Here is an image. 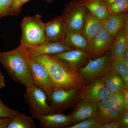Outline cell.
Segmentation results:
<instances>
[{
	"label": "cell",
	"mask_w": 128,
	"mask_h": 128,
	"mask_svg": "<svg viewBox=\"0 0 128 128\" xmlns=\"http://www.w3.org/2000/svg\"><path fill=\"white\" fill-rule=\"evenodd\" d=\"M46 67L54 89H75L81 90L86 83L79 69L52 55H44L34 58Z\"/></svg>",
	"instance_id": "obj_1"
},
{
	"label": "cell",
	"mask_w": 128,
	"mask_h": 128,
	"mask_svg": "<svg viewBox=\"0 0 128 128\" xmlns=\"http://www.w3.org/2000/svg\"><path fill=\"white\" fill-rule=\"evenodd\" d=\"M29 58L26 48L23 44L13 50L0 52V63L9 76L26 88L34 85L28 69Z\"/></svg>",
	"instance_id": "obj_2"
},
{
	"label": "cell",
	"mask_w": 128,
	"mask_h": 128,
	"mask_svg": "<svg viewBox=\"0 0 128 128\" xmlns=\"http://www.w3.org/2000/svg\"><path fill=\"white\" fill-rule=\"evenodd\" d=\"M42 16L38 14L23 18L21 23L20 44L35 46L46 41L44 23Z\"/></svg>",
	"instance_id": "obj_3"
},
{
	"label": "cell",
	"mask_w": 128,
	"mask_h": 128,
	"mask_svg": "<svg viewBox=\"0 0 128 128\" xmlns=\"http://www.w3.org/2000/svg\"><path fill=\"white\" fill-rule=\"evenodd\" d=\"M24 98L28 105L29 112L35 118L55 113L52 107L48 103V95L36 85L26 88Z\"/></svg>",
	"instance_id": "obj_4"
},
{
	"label": "cell",
	"mask_w": 128,
	"mask_h": 128,
	"mask_svg": "<svg viewBox=\"0 0 128 128\" xmlns=\"http://www.w3.org/2000/svg\"><path fill=\"white\" fill-rule=\"evenodd\" d=\"M111 61L110 53L108 51L100 57L90 60L84 66L79 69V72L86 84L90 83L111 70Z\"/></svg>",
	"instance_id": "obj_5"
},
{
	"label": "cell",
	"mask_w": 128,
	"mask_h": 128,
	"mask_svg": "<svg viewBox=\"0 0 128 128\" xmlns=\"http://www.w3.org/2000/svg\"><path fill=\"white\" fill-rule=\"evenodd\" d=\"M86 9L79 0H72L66 4L62 14L68 29L81 32L84 25Z\"/></svg>",
	"instance_id": "obj_6"
},
{
	"label": "cell",
	"mask_w": 128,
	"mask_h": 128,
	"mask_svg": "<svg viewBox=\"0 0 128 128\" xmlns=\"http://www.w3.org/2000/svg\"><path fill=\"white\" fill-rule=\"evenodd\" d=\"M28 65L34 84L41 88L48 95L54 88L45 66L34 59H28Z\"/></svg>",
	"instance_id": "obj_7"
},
{
	"label": "cell",
	"mask_w": 128,
	"mask_h": 128,
	"mask_svg": "<svg viewBox=\"0 0 128 128\" xmlns=\"http://www.w3.org/2000/svg\"><path fill=\"white\" fill-rule=\"evenodd\" d=\"M80 90L75 89H54L48 95L54 112H61L77 98Z\"/></svg>",
	"instance_id": "obj_8"
},
{
	"label": "cell",
	"mask_w": 128,
	"mask_h": 128,
	"mask_svg": "<svg viewBox=\"0 0 128 128\" xmlns=\"http://www.w3.org/2000/svg\"><path fill=\"white\" fill-rule=\"evenodd\" d=\"M24 45L26 48L28 56L30 59H34L42 55H53L66 50L74 49L69 47L63 41H45L35 46Z\"/></svg>",
	"instance_id": "obj_9"
},
{
	"label": "cell",
	"mask_w": 128,
	"mask_h": 128,
	"mask_svg": "<svg viewBox=\"0 0 128 128\" xmlns=\"http://www.w3.org/2000/svg\"><path fill=\"white\" fill-rule=\"evenodd\" d=\"M81 93L82 100L95 103L108 99L111 94L101 77L89 83Z\"/></svg>",
	"instance_id": "obj_10"
},
{
	"label": "cell",
	"mask_w": 128,
	"mask_h": 128,
	"mask_svg": "<svg viewBox=\"0 0 128 128\" xmlns=\"http://www.w3.org/2000/svg\"><path fill=\"white\" fill-rule=\"evenodd\" d=\"M114 37L110 35L104 28L89 42V52L92 59L103 55L110 50Z\"/></svg>",
	"instance_id": "obj_11"
},
{
	"label": "cell",
	"mask_w": 128,
	"mask_h": 128,
	"mask_svg": "<svg viewBox=\"0 0 128 128\" xmlns=\"http://www.w3.org/2000/svg\"><path fill=\"white\" fill-rule=\"evenodd\" d=\"M46 41L64 42L68 28L62 15L44 23Z\"/></svg>",
	"instance_id": "obj_12"
},
{
	"label": "cell",
	"mask_w": 128,
	"mask_h": 128,
	"mask_svg": "<svg viewBox=\"0 0 128 128\" xmlns=\"http://www.w3.org/2000/svg\"><path fill=\"white\" fill-rule=\"evenodd\" d=\"M52 55L78 69L92 59L91 54L88 51L75 49Z\"/></svg>",
	"instance_id": "obj_13"
},
{
	"label": "cell",
	"mask_w": 128,
	"mask_h": 128,
	"mask_svg": "<svg viewBox=\"0 0 128 128\" xmlns=\"http://www.w3.org/2000/svg\"><path fill=\"white\" fill-rule=\"evenodd\" d=\"M128 49V21L114 37L110 49L111 60L120 59Z\"/></svg>",
	"instance_id": "obj_14"
},
{
	"label": "cell",
	"mask_w": 128,
	"mask_h": 128,
	"mask_svg": "<svg viewBox=\"0 0 128 128\" xmlns=\"http://www.w3.org/2000/svg\"><path fill=\"white\" fill-rule=\"evenodd\" d=\"M36 119L40 127L43 128H60L72 124L70 114L67 116L54 113L40 116Z\"/></svg>",
	"instance_id": "obj_15"
},
{
	"label": "cell",
	"mask_w": 128,
	"mask_h": 128,
	"mask_svg": "<svg viewBox=\"0 0 128 128\" xmlns=\"http://www.w3.org/2000/svg\"><path fill=\"white\" fill-rule=\"evenodd\" d=\"M97 110V103L82 100L70 114L72 124H74L85 119L94 118Z\"/></svg>",
	"instance_id": "obj_16"
},
{
	"label": "cell",
	"mask_w": 128,
	"mask_h": 128,
	"mask_svg": "<svg viewBox=\"0 0 128 128\" xmlns=\"http://www.w3.org/2000/svg\"><path fill=\"white\" fill-rule=\"evenodd\" d=\"M105 20L98 18L86 9L84 25L80 32L89 42L104 27Z\"/></svg>",
	"instance_id": "obj_17"
},
{
	"label": "cell",
	"mask_w": 128,
	"mask_h": 128,
	"mask_svg": "<svg viewBox=\"0 0 128 128\" xmlns=\"http://www.w3.org/2000/svg\"><path fill=\"white\" fill-rule=\"evenodd\" d=\"M97 104V110L94 118L101 124L108 121L118 120L121 114L110 105L108 99L103 100Z\"/></svg>",
	"instance_id": "obj_18"
},
{
	"label": "cell",
	"mask_w": 128,
	"mask_h": 128,
	"mask_svg": "<svg viewBox=\"0 0 128 128\" xmlns=\"http://www.w3.org/2000/svg\"><path fill=\"white\" fill-rule=\"evenodd\" d=\"M101 78L111 93L123 91L128 86L121 76L110 70Z\"/></svg>",
	"instance_id": "obj_19"
},
{
	"label": "cell",
	"mask_w": 128,
	"mask_h": 128,
	"mask_svg": "<svg viewBox=\"0 0 128 128\" xmlns=\"http://www.w3.org/2000/svg\"><path fill=\"white\" fill-rule=\"evenodd\" d=\"M128 21V13L117 15L109 14L105 18L104 28L110 35L114 37Z\"/></svg>",
	"instance_id": "obj_20"
},
{
	"label": "cell",
	"mask_w": 128,
	"mask_h": 128,
	"mask_svg": "<svg viewBox=\"0 0 128 128\" xmlns=\"http://www.w3.org/2000/svg\"><path fill=\"white\" fill-rule=\"evenodd\" d=\"M64 42L75 49L89 52V41L80 32L68 29Z\"/></svg>",
	"instance_id": "obj_21"
},
{
	"label": "cell",
	"mask_w": 128,
	"mask_h": 128,
	"mask_svg": "<svg viewBox=\"0 0 128 128\" xmlns=\"http://www.w3.org/2000/svg\"><path fill=\"white\" fill-rule=\"evenodd\" d=\"M87 10L102 19L106 18L109 14L102 0H79Z\"/></svg>",
	"instance_id": "obj_22"
},
{
	"label": "cell",
	"mask_w": 128,
	"mask_h": 128,
	"mask_svg": "<svg viewBox=\"0 0 128 128\" xmlns=\"http://www.w3.org/2000/svg\"><path fill=\"white\" fill-rule=\"evenodd\" d=\"M36 125L31 117L18 112L8 126L7 128H35Z\"/></svg>",
	"instance_id": "obj_23"
},
{
	"label": "cell",
	"mask_w": 128,
	"mask_h": 128,
	"mask_svg": "<svg viewBox=\"0 0 128 128\" xmlns=\"http://www.w3.org/2000/svg\"><path fill=\"white\" fill-rule=\"evenodd\" d=\"M108 100L111 106L120 114L126 110L124 91L111 93Z\"/></svg>",
	"instance_id": "obj_24"
},
{
	"label": "cell",
	"mask_w": 128,
	"mask_h": 128,
	"mask_svg": "<svg viewBox=\"0 0 128 128\" xmlns=\"http://www.w3.org/2000/svg\"><path fill=\"white\" fill-rule=\"evenodd\" d=\"M110 69L121 76L128 86V66L121 59L111 60Z\"/></svg>",
	"instance_id": "obj_25"
},
{
	"label": "cell",
	"mask_w": 128,
	"mask_h": 128,
	"mask_svg": "<svg viewBox=\"0 0 128 128\" xmlns=\"http://www.w3.org/2000/svg\"><path fill=\"white\" fill-rule=\"evenodd\" d=\"M106 6L109 14L117 15L128 13V0H118Z\"/></svg>",
	"instance_id": "obj_26"
},
{
	"label": "cell",
	"mask_w": 128,
	"mask_h": 128,
	"mask_svg": "<svg viewBox=\"0 0 128 128\" xmlns=\"http://www.w3.org/2000/svg\"><path fill=\"white\" fill-rule=\"evenodd\" d=\"M101 124L94 118L85 119L67 128H99Z\"/></svg>",
	"instance_id": "obj_27"
},
{
	"label": "cell",
	"mask_w": 128,
	"mask_h": 128,
	"mask_svg": "<svg viewBox=\"0 0 128 128\" xmlns=\"http://www.w3.org/2000/svg\"><path fill=\"white\" fill-rule=\"evenodd\" d=\"M30 0H12L8 16H18L20 13L23 5Z\"/></svg>",
	"instance_id": "obj_28"
},
{
	"label": "cell",
	"mask_w": 128,
	"mask_h": 128,
	"mask_svg": "<svg viewBox=\"0 0 128 128\" xmlns=\"http://www.w3.org/2000/svg\"><path fill=\"white\" fill-rule=\"evenodd\" d=\"M18 112L6 106L0 98V118H14Z\"/></svg>",
	"instance_id": "obj_29"
},
{
	"label": "cell",
	"mask_w": 128,
	"mask_h": 128,
	"mask_svg": "<svg viewBox=\"0 0 128 128\" xmlns=\"http://www.w3.org/2000/svg\"><path fill=\"white\" fill-rule=\"evenodd\" d=\"M12 0H0V19L8 16Z\"/></svg>",
	"instance_id": "obj_30"
},
{
	"label": "cell",
	"mask_w": 128,
	"mask_h": 128,
	"mask_svg": "<svg viewBox=\"0 0 128 128\" xmlns=\"http://www.w3.org/2000/svg\"><path fill=\"white\" fill-rule=\"evenodd\" d=\"M122 124L118 120L105 122L101 124L99 128H124Z\"/></svg>",
	"instance_id": "obj_31"
},
{
	"label": "cell",
	"mask_w": 128,
	"mask_h": 128,
	"mask_svg": "<svg viewBox=\"0 0 128 128\" xmlns=\"http://www.w3.org/2000/svg\"><path fill=\"white\" fill-rule=\"evenodd\" d=\"M119 121L122 124L124 128H128V109H126L121 114Z\"/></svg>",
	"instance_id": "obj_32"
},
{
	"label": "cell",
	"mask_w": 128,
	"mask_h": 128,
	"mask_svg": "<svg viewBox=\"0 0 128 128\" xmlns=\"http://www.w3.org/2000/svg\"><path fill=\"white\" fill-rule=\"evenodd\" d=\"M12 118H0V128H7Z\"/></svg>",
	"instance_id": "obj_33"
},
{
	"label": "cell",
	"mask_w": 128,
	"mask_h": 128,
	"mask_svg": "<svg viewBox=\"0 0 128 128\" xmlns=\"http://www.w3.org/2000/svg\"><path fill=\"white\" fill-rule=\"evenodd\" d=\"M124 96L125 100V109H128V88L124 90Z\"/></svg>",
	"instance_id": "obj_34"
},
{
	"label": "cell",
	"mask_w": 128,
	"mask_h": 128,
	"mask_svg": "<svg viewBox=\"0 0 128 128\" xmlns=\"http://www.w3.org/2000/svg\"><path fill=\"white\" fill-rule=\"evenodd\" d=\"M5 77L3 74L0 71V89H2L5 86Z\"/></svg>",
	"instance_id": "obj_35"
},
{
	"label": "cell",
	"mask_w": 128,
	"mask_h": 128,
	"mask_svg": "<svg viewBox=\"0 0 128 128\" xmlns=\"http://www.w3.org/2000/svg\"><path fill=\"white\" fill-rule=\"evenodd\" d=\"M121 59L128 66V49L124 53Z\"/></svg>",
	"instance_id": "obj_36"
},
{
	"label": "cell",
	"mask_w": 128,
	"mask_h": 128,
	"mask_svg": "<svg viewBox=\"0 0 128 128\" xmlns=\"http://www.w3.org/2000/svg\"><path fill=\"white\" fill-rule=\"evenodd\" d=\"M102 0L106 6L110 4L111 3L114 2L116 1L117 0Z\"/></svg>",
	"instance_id": "obj_37"
},
{
	"label": "cell",
	"mask_w": 128,
	"mask_h": 128,
	"mask_svg": "<svg viewBox=\"0 0 128 128\" xmlns=\"http://www.w3.org/2000/svg\"><path fill=\"white\" fill-rule=\"evenodd\" d=\"M46 2H47L48 3H50V2H52L53 1L55 0H45Z\"/></svg>",
	"instance_id": "obj_38"
}]
</instances>
